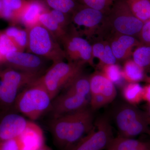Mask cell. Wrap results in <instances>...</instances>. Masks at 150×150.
<instances>
[{
    "mask_svg": "<svg viewBox=\"0 0 150 150\" xmlns=\"http://www.w3.org/2000/svg\"><path fill=\"white\" fill-rule=\"evenodd\" d=\"M93 118L88 107L53 118L49 127L54 144L60 150H69L93 128Z\"/></svg>",
    "mask_w": 150,
    "mask_h": 150,
    "instance_id": "obj_1",
    "label": "cell"
},
{
    "mask_svg": "<svg viewBox=\"0 0 150 150\" xmlns=\"http://www.w3.org/2000/svg\"><path fill=\"white\" fill-rule=\"evenodd\" d=\"M143 24L132 13L125 0H118L105 14L96 35L102 38L113 34L138 37Z\"/></svg>",
    "mask_w": 150,
    "mask_h": 150,
    "instance_id": "obj_2",
    "label": "cell"
},
{
    "mask_svg": "<svg viewBox=\"0 0 150 150\" xmlns=\"http://www.w3.org/2000/svg\"><path fill=\"white\" fill-rule=\"evenodd\" d=\"M38 79L18 93L15 101L19 111L32 121L37 120L49 110L53 100Z\"/></svg>",
    "mask_w": 150,
    "mask_h": 150,
    "instance_id": "obj_3",
    "label": "cell"
},
{
    "mask_svg": "<svg viewBox=\"0 0 150 150\" xmlns=\"http://www.w3.org/2000/svg\"><path fill=\"white\" fill-rule=\"evenodd\" d=\"M28 52L46 59L52 63L64 61V52L54 35L40 23L27 29Z\"/></svg>",
    "mask_w": 150,
    "mask_h": 150,
    "instance_id": "obj_4",
    "label": "cell"
},
{
    "mask_svg": "<svg viewBox=\"0 0 150 150\" xmlns=\"http://www.w3.org/2000/svg\"><path fill=\"white\" fill-rule=\"evenodd\" d=\"M118 136L127 138L143 134L150 136L149 124L145 112L128 103L118 105L114 112Z\"/></svg>",
    "mask_w": 150,
    "mask_h": 150,
    "instance_id": "obj_5",
    "label": "cell"
},
{
    "mask_svg": "<svg viewBox=\"0 0 150 150\" xmlns=\"http://www.w3.org/2000/svg\"><path fill=\"white\" fill-rule=\"evenodd\" d=\"M83 65L64 61L53 63L38 79L44 86L53 100L61 90L83 72Z\"/></svg>",
    "mask_w": 150,
    "mask_h": 150,
    "instance_id": "obj_6",
    "label": "cell"
},
{
    "mask_svg": "<svg viewBox=\"0 0 150 150\" xmlns=\"http://www.w3.org/2000/svg\"><path fill=\"white\" fill-rule=\"evenodd\" d=\"M70 30L60 41L68 62L93 66L91 43L73 28Z\"/></svg>",
    "mask_w": 150,
    "mask_h": 150,
    "instance_id": "obj_7",
    "label": "cell"
},
{
    "mask_svg": "<svg viewBox=\"0 0 150 150\" xmlns=\"http://www.w3.org/2000/svg\"><path fill=\"white\" fill-rule=\"evenodd\" d=\"M107 117L98 118L93 128L69 150H107L114 139Z\"/></svg>",
    "mask_w": 150,
    "mask_h": 150,
    "instance_id": "obj_8",
    "label": "cell"
},
{
    "mask_svg": "<svg viewBox=\"0 0 150 150\" xmlns=\"http://www.w3.org/2000/svg\"><path fill=\"white\" fill-rule=\"evenodd\" d=\"M0 77V100L10 104L15 102L21 88L29 85L40 76L11 69L2 73Z\"/></svg>",
    "mask_w": 150,
    "mask_h": 150,
    "instance_id": "obj_9",
    "label": "cell"
},
{
    "mask_svg": "<svg viewBox=\"0 0 150 150\" xmlns=\"http://www.w3.org/2000/svg\"><path fill=\"white\" fill-rule=\"evenodd\" d=\"M105 13L86 6H79L71 15V24L75 30H81L84 35L89 38L96 34L104 19Z\"/></svg>",
    "mask_w": 150,
    "mask_h": 150,
    "instance_id": "obj_10",
    "label": "cell"
},
{
    "mask_svg": "<svg viewBox=\"0 0 150 150\" xmlns=\"http://www.w3.org/2000/svg\"><path fill=\"white\" fill-rule=\"evenodd\" d=\"M16 70L41 76L45 73L48 60L30 52L15 51L4 57Z\"/></svg>",
    "mask_w": 150,
    "mask_h": 150,
    "instance_id": "obj_11",
    "label": "cell"
},
{
    "mask_svg": "<svg viewBox=\"0 0 150 150\" xmlns=\"http://www.w3.org/2000/svg\"><path fill=\"white\" fill-rule=\"evenodd\" d=\"M54 99L49 109L53 118L83 109L88 104L86 97L67 91Z\"/></svg>",
    "mask_w": 150,
    "mask_h": 150,
    "instance_id": "obj_12",
    "label": "cell"
},
{
    "mask_svg": "<svg viewBox=\"0 0 150 150\" xmlns=\"http://www.w3.org/2000/svg\"><path fill=\"white\" fill-rule=\"evenodd\" d=\"M102 38L109 43L118 62H125L129 59L133 48L140 43L136 37L129 35L113 34Z\"/></svg>",
    "mask_w": 150,
    "mask_h": 150,
    "instance_id": "obj_13",
    "label": "cell"
},
{
    "mask_svg": "<svg viewBox=\"0 0 150 150\" xmlns=\"http://www.w3.org/2000/svg\"><path fill=\"white\" fill-rule=\"evenodd\" d=\"M30 121L16 113L6 115L0 123V140L6 141L18 138L27 129Z\"/></svg>",
    "mask_w": 150,
    "mask_h": 150,
    "instance_id": "obj_14",
    "label": "cell"
},
{
    "mask_svg": "<svg viewBox=\"0 0 150 150\" xmlns=\"http://www.w3.org/2000/svg\"><path fill=\"white\" fill-rule=\"evenodd\" d=\"M91 94L102 95L110 103L117 95L115 85L101 71H97L89 76Z\"/></svg>",
    "mask_w": 150,
    "mask_h": 150,
    "instance_id": "obj_15",
    "label": "cell"
},
{
    "mask_svg": "<svg viewBox=\"0 0 150 150\" xmlns=\"http://www.w3.org/2000/svg\"><path fill=\"white\" fill-rule=\"evenodd\" d=\"M97 36L94 38L91 44L94 58L99 61L98 68L100 69L104 65L117 64L118 62L108 42L102 37Z\"/></svg>",
    "mask_w": 150,
    "mask_h": 150,
    "instance_id": "obj_16",
    "label": "cell"
},
{
    "mask_svg": "<svg viewBox=\"0 0 150 150\" xmlns=\"http://www.w3.org/2000/svg\"><path fill=\"white\" fill-rule=\"evenodd\" d=\"M47 10L41 2L38 0H29L27 6L22 15L20 22L26 29L39 23L40 15Z\"/></svg>",
    "mask_w": 150,
    "mask_h": 150,
    "instance_id": "obj_17",
    "label": "cell"
},
{
    "mask_svg": "<svg viewBox=\"0 0 150 150\" xmlns=\"http://www.w3.org/2000/svg\"><path fill=\"white\" fill-rule=\"evenodd\" d=\"M29 0H1L2 16L15 22L20 21L22 15Z\"/></svg>",
    "mask_w": 150,
    "mask_h": 150,
    "instance_id": "obj_18",
    "label": "cell"
},
{
    "mask_svg": "<svg viewBox=\"0 0 150 150\" xmlns=\"http://www.w3.org/2000/svg\"><path fill=\"white\" fill-rule=\"evenodd\" d=\"M108 149L114 150H150V141H140L118 136L114 137Z\"/></svg>",
    "mask_w": 150,
    "mask_h": 150,
    "instance_id": "obj_19",
    "label": "cell"
},
{
    "mask_svg": "<svg viewBox=\"0 0 150 150\" xmlns=\"http://www.w3.org/2000/svg\"><path fill=\"white\" fill-rule=\"evenodd\" d=\"M122 74L123 79L128 83H138L145 79L144 69L133 59H129L124 62Z\"/></svg>",
    "mask_w": 150,
    "mask_h": 150,
    "instance_id": "obj_20",
    "label": "cell"
},
{
    "mask_svg": "<svg viewBox=\"0 0 150 150\" xmlns=\"http://www.w3.org/2000/svg\"><path fill=\"white\" fill-rule=\"evenodd\" d=\"M39 23L50 31L59 43L69 31H67L60 26L51 16L49 10H46L40 15Z\"/></svg>",
    "mask_w": 150,
    "mask_h": 150,
    "instance_id": "obj_21",
    "label": "cell"
},
{
    "mask_svg": "<svg viewBox=\"0 0 150 150\" xmlns=\"http://www.w3.org/2000/svg\"><path fill=\"white\" fill-rule=\"evenodd\" d=\"M134 16L143 22L150 19V0H125Z\"/></svg>",
    "mask_w": 150,
    "mask_h": 150,
    "instance_id": "obj_22",
    "label": "cell"
},
{
    "mask_svg": "<svg viewBox=\"0 0 150 150\" xmlns=\"http://www.w3.org/2000/svg\"><path fill=\"white\" fill-rule=\"evenodd\" d=\"M65 91L86 97L90 94L89 76L83 72L78 76L64 88Z\"/></svg>",
    "mask_w": 150,
    "mask_h": 150,
    "instance_id": "obj_23",
    "label": "cell"
},
{
    "mask_svg": "<svg viewBox=\"0 0 150 150\" xmlns=\"http://www.w3.org/2000/svg\"><path fill=\"white\" fill-rule=\"evenodd\" d=\"M143 90L138 83H129L123 87L122 94L127 103L136 106L143 100Z\"/></svg>",
    "mask_w": 150,
    "mask_h": 150,
    "instance_id": "obj_24",
    "label": "cell"
},
{
    "mask_svg": "<svg viewBox=\"0 0 150 150\" xmlns=\"http://www.w3.org/2000/svg\"><path fill=\"white\" fill-rule=\"evenodd\" d=\"M5 33L13 40L19 51L24 52L25 49L27 48L28 43V31L27 29H21L15 27H11L6 30Z\"/></svg>",
    "mask_w": 150,
    "mask_h": 150,
    "instance_id": "obj_25",
    "label": "cell"
},
{
    "mask_svg": "<svg viewBox=\"0 0 150 150\" xmlns=\"http://www.w3.org/2000/svg\"><path fill=\"white\" fill-rule=\"evenodd\" d=\"M133 60L144 69L150 68V44L140 43L132 53Z\"/></svg>",
    "mask_w": 150,
    "mask_h": 150,
    "instance_id": "obj_26",
    "label": "cell"
},
{
    "mask_svg": "<svg viewBox=\"0 0 150 150\" xmlns=\"http://www.w3.org/2000/svg\"><path fill=\"white\" fill-rule=\"evenodd\" d=\"M46 4L52 9L71 15L78 7L76 0H46Z\"/></svg>",
    "mask_w": 150,
    "mask_h": 150,
    "instance_id": "obj_27",
    "label": "cell"
},
{
    "mask_svg": "<svg viewBox=\"0 0 150 150\" xmlns=\"http://www.w3.org/2000/svg\"><path fill=\"white\" fill-rule=\"evenodd\" d=\"M99 69L100 71L114 84L121 83L124 80L122 76V69L117 64L104 65Z\"/></svg>",
    "mask_w": 150,
    "mask_h": 150,
    "instance_id": "obj_28",
    "label": "cell"
},
{
    "mask_svg": "<svg viewBox=\"0 0 150 150\" xmlns=\"http://www.w3.org/2000/svg\"><path fill=\"white\" fill-rule=\"evenodd\" d=\"M81 5L89 7L106 13L118 0H78Z\"/></svg>",
    "mask_w": 150,
    "mask_h": 150,
    "instance_id": "obj_29",
    "label": "cell"
},
{
    "mask_svg": "<svg viewBox=\"0 0 150 150\" xmlns=\"http://www.w3.org/2000/svg\"><path fill=\"white\" fill-rule=\"evenodd\" d=\"M17 51H19L18 48L11 39L5 33L0 34V54L2 57Z\"/></svg>",
    "mask_w": 150,
    "mask_h": 150,
    "instance_id": "obj_30",
    "label": "cell"
},
{
    "mask_svg": "<svg viewBox=\"0 0 150 150\" xmlns=\"http://www.w3.org/2000/svg\"><path fill=\"white\" fill-rule=\"evenodd\" d=\"M0 150H24V145L20 137L6 141L0 140Z\"/></svg>",
    "mask_w": 150,
    "mask_h": 150,
    "instance_id": "obj_31",
    "label": "cell"
},
{
    "mask_svg": "<svg viewBox=\"0 0 150 150\" xmlns=\"http://www.w3.org/2000/svg\"><path fill=\"white\" fill-rule=\"evenodd\" d=\"M110 103L108 100L102 95L95 94L91 95V105L93 110H96Z\"/></svg>",
    "mask_w": 150,
    "mask_h": 150,
    "instance_id": "obj_32",
    "label": "cell"
},
{
    "mask_svg": "<svg viewBox=\"0 0 150 150\" xmlns=\"http://www.w3.org/2000/svg\"><path fill=\"white\" fill-rule=\"evenodd\" d=\"M138 37L141 41L140 43L150 44V19L144 23Z\"/></svg>",
    "mask_w": 150,
    "mask_h": 150,
    "instance_id": "obj_33",
    "label": "cell"
},
{
    "mask_svg": "<svg viewBox=\"0 0 150 150\" xmlns=\"http://www.w3.org/2000/svg\"><path fill=\"white\" fill-rule=\"evenodd\" d=\"M143 100L150 104V84L143 87Z\"/></svg>",
    "mask_w": 150,
    "mask_h": 150,
    "instance_id": "obj_34",
    "label": "cell"
},
{
    "mask_svg": "<svg viewBox=\"0 0 150 150\" xmlns=\"http://www.w3.org/2000/svg\"><path fill=\"white\" fill-rule=\"evenodd\" d=\"M147 117L149 124L150 123V104H148L146 111L145 112Z\"/></svg>",
    "mask_w": 150,
    "mask_h": 150,
    "instance_id": "obj_35",
    "label": "cell"
},
{
    "mask_svg": "<svg viewBox=\"0 0 150 150\" xmlns=\"http://www.w3.org/2000/svg\"><path fill=\"white\" fill-rule=\"evenodd\" d=\"M36 150H52L47 145L43 144Z\"/></svg>",
    "mask_w": 150,
    "mask_h": 150,
    "instance_id": "obj_36",
    "label": "cell"
},
{
    "mask_svg": "<svg viewBox=\"0 0 150 150\" xmlns=\"http://www.w3.org/2000/svg\"><path fill=\"white\" fill-rule=\"evenodd\" d=\"M3 5L1 0H0V16H2Z\"/></svg>",
    "mask_w": 150,
    "mask_h": 150,
    "instance_id": "obj_37",
    "label": "cell"
},
{
    "mask_svg": "<svg viewBox=\"0 0 150 150\" xmlns=\"http://www.w3.org/2000/svg\"><path fill=\"white\" fill-rule=\"evenodd\" d=\"M148 84H150V75L149 76L145 77V79Z\"/></svg>",
    "mask_w": 150,
    "mask_h": 150,
    "instance_id": "obj_38",
    "label": "cell"
},
{
    "mask_svg": "<svg viewBox=\"0 0 150 150\" xmlns=\"http://www.w3.org/2000/svg\"><path fill=\"white\" fill-rule=\"evenodd\" d=\"M2 58V56H1V54H0V59H1Z\"/></svg>",
    "mask_w": 150,
    "mask_h": 150,
    "instance_id": "obj_39",
    "label": "cell"
},
{
    "mask_svg": "<svg viewBox=\"0 0 150 150\" xmlns=\"http://www.w3.org/2000/svg\"><path fill=\"white\" fill-rule=\"evenodd\" d=\"M107 150H114L112 149H107Z\"/></svg>",
    "mask_w": 150,
    "mask_h": 150,
    "instance_id": "obj_40",
    "label": "cell"
},
{
    "mask_svg": "<svg viewBox=\"0 0 150 150\" xmlns=\"http://www.w3.org/2000/svg\"><path fill=\"white\" fill-rule=\"evenodd\" d=\"M150 129V123L149 124Z\"/></svg>",
    "mask_w": 150,
    "mask_h": 150,
    "instance_id": "obj_41",
    "label": "cell"
}]
</instances>
